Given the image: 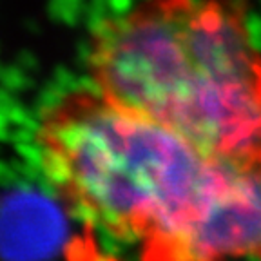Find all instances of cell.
I'll use <instances>...</instances> for the list:
<instances>
[{
  "mask_svg": "<svg viewBox=\"0 0 261 261\" xmlns=\"http://www.w3.org/2000/svg\"><path fill=\"white\" fill-rule=\"evenodd\" d=\"M89 67L109 100L212 154L261 152V55L243 0H143L100 25Z\"/></svg>",
  "mask_w": 261,
  "mask_h": 261,
  "instance_id": "1",
  "label": "cell"
},
{
  "mask_svg": "<svg viewBox=\"0 0 261 261\" xmlns=\"http://www.w3.org/2000/svg\"><path fill=\"white\" fill-rule=\"evenodd\" d=\"M42 167L71 211L149 249L194 220L223 156L109 100L74 91L42 116Z\"/></svg>",
  "mask_w": 261,
  "mask_h": 261,
  "instance_id": "2",
  "label": "cell"
},
{
  "mask_svg": "<svg viewBox=\"0 0 261 261\" xmlns=\"http://www.w3.org/2000/svg\"><path fill=\"white\" fill-rule=\"evenodd\" d=\"M143 261H261V152L223 156L207 203L189 225L142 250Z\"/></svg>",
  "mask_w": 261,
  "mask_h": 261,
  "instance_id": "3",
  "label": "cell"
},
{
  "mask_svg": "<svg viewBox=\"0 0 261 261\" xmlns=\"http://www.w3.org/2000/svg\"><path fill=\"white\" fill-rule=\"evenodd\" d=\"M67 205L35 187L0 192V261H51L65 247Z\"/></svg>",
  "mask_w": 261,
  "mask_h": 261,
  "instance_id": "4",
  "label": "cell"
}]
</instances>
